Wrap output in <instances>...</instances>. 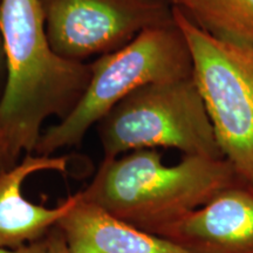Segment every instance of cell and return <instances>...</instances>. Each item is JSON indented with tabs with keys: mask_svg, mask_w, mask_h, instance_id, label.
Segmentation results:
<instances>
[{
	"mask_svg": "<svg viewBox=\"0 0 253 253\" xmlns=\"http://www.w3.org/2000/svg\"><path fill=\"white\" fill-rule=\"evenodd\" d=\"M0 253H48L46 238L18 250H0Z\"/></svg>",
	"mask_w": 253,
	"mask_h": 253,
	"instance_id": "14",
	"label": "cell"
},
{
	"mask_svg": "<svg viewBox=\"0 0 253 253\" xmlns=\"http://www.w3.org/2000/svg\"><path fill=\"white\" fill-rule=\"evenodd\" d=\"M56 227L71 253H186L162 237L129 225L81 198Z\"/></svg>",
	"mask_w": 253,
	"mask_h": 253,
	"instance_id": "9",
	"label": "cell"
},
{
	"mask_svg": "<svg viewBox=\"0 0 253 253\" xmlns=\"http://www.w3.org/2000/svg\"><path fill=\"white\" fill-rule=\"evenodd\" d=\"M46 242L48 253H71L67 244H66L65 237L56 226L46 237Z\"/></svg>",
	"mask_w": 253,
	"mask_h": 253,
	"instance_id": "11",
	"label": "cell"
},
{
	"mask_svg": "<svg viewBox=\"0 0 253 253\" xmlns=\"http://www.w3.org/2000/svg\"><path fill=\"white\" fill-rule=\"evenodd\" d=\"M192 77L190 49L175 24L147 28L122 48L91 61V78L78 106L43 129L34 154L53 156L78 147L87 132L120 101L140 88Z\"/></svg>",
	"mask_w": 253,
	"mask_h": 253,
	"instance_id": "3",
	"label": "cell"
},
{
	"mask_svg": "<svg viewBox=\"0 0 253 253\" xmlns=\"http://www.w3.org/2000/svg\"><path fill=\"white\" fill-rule=\"evenodd\" d=\"M161 237L186 253H253V185L238 181Z\"/></svg>",
	"mask_w": 253,
	"mask_h": 253,
	"instance_id": "7",
	"label": "cell"
},
{
	"mask_svg": "<svg viewBox=\"0 0 253 253\" xmlns=\"http://www.w3.org/2000/svg\"><path fill=\"white\" fill-rule=\"evenodd\" d=\"M1 2L0 0V11H1ZM6 53H5V43H4V36H2L1 23H0V100H1L2 94H4L5 84H6Z\"/></svg>",
	"mask_w": 253,
	"mask_h": 253,
	"instance_id": "12",
	"label": "cell"
},
{
	"mask_svg": "<svg viewBox=\"0 0 253 253\" xmlns=\"http://www.w3.org/2000/svg\"><path fill=\"white\" fill-rule=\"evenodd\" d=\"M104 160L169 148L183 156L224 158L194 77L132 91L96 125Z\"/></svg>",
	"mask_w": 253,
	"mask_h": 253,
	"instance_id": "4",
	"label": "cell"
},
{
	"mask_svg": "<svg viewBox=\"0 0 253 253\" xmlns=\"http://www.w3.org/2000/svg\"><path fill=\"white\" fill-rule=\"evenodd\" d=\"M238 181L225 158L183 156L167 166L156 149H142L103 158L80 196L129 225L161 237Z\"/></svg>",
	"mask_w": 253,
	"mask_h": 253,
	"instance_id": "2",
	"label": "cell"
},
{
	"mask_svg": "<svg viewBox=\"0 0 253 253\" xmlns=\"http://www.w3.org/2000/svg\"><path fill=\"white\" fill-rule=\"evenodd\" d=\"M67 156L27 154L17 166L0 176V250H18L45 239L79 201L78 194L47 208L28 201L23 185L28 177L42 171H67Z\"/></svg>",
	"mask_w": 253,
	"mask_h": 253,
	"instance_id": "8",
	"label": "cell"
},
{
	"mask_svg": "<svg viewBox=\"0 0 253 253\" xmlns=\"http://www.w3.org/2000/svg\"><path fill=\"white\" fill-rule=\"evenodd\" d=\"M223 157L253 185V45L208 33L172 7Z\"/></svg>",
	"mask_w": 253,
	"mask_h": 253,
	"instance_id": "5",
	"label": "cell"
},
{
	"mask_svg": "<svg viewBox=\"0 0 253 253\" xmlns=\"http://www.w3.org/2000/svg\"><path fill=\"white\" fill-rule=\"evenodd\" d=\"M18 163H15L13 160H12L11 155L8 154L7 148L2 141L1 135H0V176L4 175L5 172H7L8 170H11L12 168L17 166Z\"/></svg>",
	"mask_w": 253,
	"mask_h": 253,
	"instance_id": "13",
	"label": "cell"
},
{
	"mask_svg": "<svg viewBox=\"0 0 253 253\" xmlns=\"http://www.w3.org/2000/svg\"><path fill=\"white\" fill-rule=\"evenodd\" d=\"M46 36L63 58L115 52L147 28L173 23L168 0H39Z\"/></svg>",
	"mask_w": 253,
	"mask_h": 253,
	"instance_id": "6",
	"label": "cell"
},
{
	"mask_svg": "<svg viewBox=\"0 0 253 253\" xmlns=\"http://www.w3.org/2000/svg\"><path fill=\"white\" fill-rule=\"evenodd\" d=\"M6 84L0 100V135L15 163L34 154L43 125L63 120L86 93L91 62L73 61L53 49L39 0H2Z\"/></svg>",
	"mask_w": 253,
	"mask_h": 253,
	"instance_id": "1",
	"label": "cell"
},
{
	"mask_svg": "<svg viewBox=\"0 0 253 253\" xmlns=\"http://www.w3.org/2000/svg\"><path fill=\"white\" fill-rule=\"evenodd\" d=\"M190 21L223 39L253 45V0H168Z\"/></svg>",
	"mask_w": 253,
	"mask_h": 253,
	"instance_id": "10",
	"label": "cell"
}]
</instances>
